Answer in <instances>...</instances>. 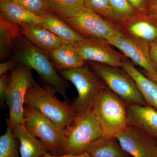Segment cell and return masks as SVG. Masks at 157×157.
<instances>
[{
  "mask_svg": "<svg viewBox=\"0 0 157 157\" xmlns=\"http://www.w3.org/2000/svg\"><path fill=\"white\" fill-rule=\"evenodd\" d=\"M12 54L19 64L35 70L45 85L49 86L67 100V82L58 73L48 54L22 36L16 40Z\"/></svg>",
  "mask_w": 157,
  "mask_h": 157,
  "instance_id": "cell-1",
  "label": "cell"
},
{
  "mask_svg": "<svg viewBox=\"0 0 157 157\" xmlns=\"http://www.w3.org/2000/svg\"><path fill=\"white\" fill-rule=\"evenodd\" d=\"M91 109L104 137L115 138L129 125L127 103L106 86L96 96Z\"/></svg>",
  "mask_w": 157,
  "mask_h": 157,
  "instance_id": "cell-2",
  "label": "cell"
},
{
  "mask_svg": "<svg viewBox=\"0 0 157 157\" xmlns=\"http://www.w3.org/2000/svg\"><path fill=\"white\" fill-rule=\"evenodd\" d=\"M56 93L49 86L42 87L34 80L27 91L25 104L38 109L63 131L78 113L72 104L59 100Z\"/></svg>",
  "mask_w": 157,
  "mask_h": 157,
  "instance_id": "cell-3",
  "label": "cell"
},
{
  "mask_svg": "<svg viewBox=\"0 0 157 157\" xmlns=\"http://www.w3.org/2000/svg\"><path fill=\"white\" fill-rule=\"evenodd\" d=\"M103 136L100 124L91 108L78 113L63 131L60 155L85 152L94 141Z\"/></svg>",
  "mask_w": 157,
  "mask_h": 157,
  "instance_id": "cell-4",
  "label": "cell"
},
{
  "mask_svg": "<svg viewBox=\"0 0 157 157\" xmlns=\"http://www.w3.org/2000/svg\"><path fill=\"white\" fill-rule=\"evenodd\" d=\"M87 64L106 86L127 104H146L135 80L122 68L94 62Z\"/></svg>",
  "mask_w": 157,
  "mask_h": 157,
  "instance_id": "cell-5",
  "label": "cell"
},
{
  "mask_svg": "<svg viewBox=\"0 0 157 157\" xmlns=\"http://www.w3.org/2000/svg\"><path fill=\"white\" fill-rule=\"evenodd\" d=\"M34 80L31 69L25 65L19 64L10 71L6 102L9 112L8 127L11 131L15 124H24L25 99Z\"/></svg>",
  "mask_w": 157,
  "mask_h": 157,
  "instance_id": "cell-6",
  "label": "cell"
},
{
  "mask_svg": "<svg viewBox=\"0 0 157 157\" xmlns=\"http://www.w3.org/2000/svg\"><path fill=\"white\" fill-rule=\"evenodd\" d=\"M59 73L63 78L72 82L76 88L78 97L72 104L77 113L91 108L96 96L106 86L90 67L86 65L60 70Z\"/></svg>",
  "mask_w": 157,
  "mask_h": 157,
  "instance_id": "cell-7",
  "label": "cell"
},
{
  "mask_svg": "<svg viewBox=\"0 0 157 157\" xmlns=\"http://www.w3.org/2000/svg\"><path fill=\"white\" fill-rule=\"evenodd\" d=\"M24 118L25 126L44 144L48 152L60 155L63 131L38 109L28 105H25Z\"/></svg>",
  "mask_w": 157,
  "mask_h": 157,
  "instance_id": "cell-8",
  "label": "cell"
},
{
  "mask_svg": "<svg viewBox=\"0 0 157 157\" xmlns=\"http://www.w3.org/2000/svg\"><path fill=\"white\" fill-rule=\"evenodd\" d=\"M72 28L85 37L107 39L125 35L121 29L89 9L84 8L75 17L66 20Z\"/></svg>",
  "mask_w": 157,
  "mask_h": 157,
  "instance_id": "cell-9",
  "label": "cell"
},
{
  "mask_svg": "<svg viewBox=\"0 0 157 157\" xmlns=\"http://www.w3.org/2000/svg\"><path fill=\"white\" fill-rule=\"evenodd\" d=\"M71 45L85 62L122 68L124 62L127 59L105 39L85 37Z\"/></svg>",
  "mask_w": 157,
  "mask_h": 157,
  "instance_id": "cell-10",
  "label": "cell"
},
{
  "mask_svg": "<svg viewBox=\"0 0 157 157\" xmlns=\"http://www.w3.org/2000/svg\"><path fill=\"white\" fill-rule=\"evenodd\" d=\"M107 40L144 71L157 75V68L151 57L148 42L128 35L116 36Z\"/></svg>",
  "mask_w": 157,
  "mask_h": 157,
  "instance_id": "cell-11",
  "label": "cell"
},
{
  "mask_svg": "<svg viewBox=\"0 0 157 157\" xmlns=\"http://www.w3.org/2000/svg\"><path fill=\"white\" fill-rule=\"evenodd\" d=\"M115 138L125 152L132 157H154L157 140L129 124Z\"/></svg>",
  "mask_w": 157,
  "mask_h": 157,
  "instance_id": "cell-12",
  "label": "cell"
},
{
  "mask_svg": "<svg viewBox=\"0 0 157 157\" xmlns=\"http://www.w3.org/2000/svg\"><path fill=\"white\" fill-rule=\"evenodd\" d=\"M129 124L157 140V110L148 105L127 104Z\"/></svg>",
  "mask_w": 157,
  "mask_h": 157,
  "instance_id": "cell-13",
  "label": "cell"
},
{
  "mask_svg": "<svg viewBox=\"0 0 157 157\" xmlns=\"http://www.w3.org/2000/svg\"><path fill=\"white\" fill-rule=\"evenodd\" d=\"M20 25L22 29L23 36L46 53L66 43L40 24L25 23Z\"/></svg>",
  "mask_w": 157,
  "mask_h": 157,
  "instance_id": "cell-14",
  "label": "cell"
},
{
  "mask_svg": "<svg viewBox=\"0 0 157 157\" xmlns=\"http://www.w3.org/2000/svg\"><path fill=\"white\" fill-rule=\"evenodd\" d=\"M121 29L125 35L149 44L157 39V25L145 14L138 13L134 18L124 23Z\"/></svg>",
  "mask_w": 157,
  "mask_h": 157,
  "instance_id": "cell-15",
  "label": "cell"
},
{
  "mask_svg": "<svg viewBox=\"0 0 157 157\" xmlns=\"http://www.w3.org/2000/svg\"><path fill=\"white\" fill-rule=\"evenodd\" d=\"M11 132L19 140L20 157H41L48 152L44 144L29 132L24 124H15Z\"/></svg>",
  "mask_w": 157,
  "mask_h": 157,
  "instance_id": "cell-16",
  "label": "cell"
},
{
  "mask_svg": "<svg viewBox=\"0 0 157 157\" xmlns=\"http://www.w3.org/2000/svg\"><path fill=\"white\" fill-rule=\"evenodd\" d=\"M128 73L137 85L147 105L157 110V83L140 73L129 61L126 59L122 67Z\"/></svg>",
  "mask_w": 157,
  "mask_h": 157,
  "instance_id": "cell-17",
  "label": "cell"
},
{
  "mask_svg": "<svg viewBox=\"0 0 157 157\" xmlns=\"http://www.w3.org/2000/svg\"><path fill=\"white\" fill-rule=\"evenodd\" d=\"M47 53L55 67L59 71L85 65L86 62L69 43H63Z\"/></svg>",
  "mask_w": 157,
  "mask_h": 157,
  "instance_id": "cell-18",
  "label": "cell"
},
{
  "mask_svg": "<svg viewBox=\"0 0 157 157\" xmlns=\"http://www.w3.org/2000/svg\"><path fill=\"white\" fill-rule=\"evenodd\" d=\"M23 36L20 25L10 22L0 15V59L3 60L12 53L14 44Z\"/></svg>",
  "mask_w": 157,
  "mask_h": 157,
  "instance_id": "cell-19",
  "label": "cell"
},
{
  "mask_svg": "<svg viewBox=\"0 0 157 157\" xmlns=\"http://www.w3.org/2000/svg\"><path fill=\"white\" fill-rule=\"evenodd\" d=\"M42 17L43 21L40 24L66 43L73 44L85 38L84 36L50 12Z\"/></svg>",
  "mask_w": 157,
  "mask_h": 157,
  "instance_id": "cell-20",
  "label": "cell"
},
{
  "mask_svg": "<svg viewBox=\"0 0 157 157\" xmlns=\"http://www.w3.org/2000/svg\"><path fill=\"white\" fill-rule=\"evenodd\" d=\"M1 14L10 22L20 25L25 23H42L43 17L35 15L11 0H0Z\"/></svg>",
  "mask_w": 157,
  "mask_h": 157,
  "instance_id": "cell-21",
  "label": "cell"
},
{
  "mask_svg": "<svg viewBox=\"0 0 157 157\" xmlns=\"http://www.w3.org/2000/svg\"><path fill=\"white\" fill-rule=\"evenodd\" d=\"M87 152L91 157H128L114 137H99L91 144Z\"/></svg>",
  "mask_w": 157,
  "mask_h": 157,
  "instance_id": "cell-22",
  "label": "cell"
},
{
  "mask_svg": "<svg viewBox=\"0 0 157 157\" xmlns=\"http://www.w3.org/2000/svg\"><path fill=\"white\" fill-rule=\"evenodd\" d=\"M49 12L65 21L77 16L84 9L83 0H44Z\"/></svg>",
  "mask_w": 157,
  "mask_h": 157,
  "instance_id": "cell-23",
  "label": "cell"
},
{
  "mask_svg": "<svg viewBox=\"0 0 157 157\" xmlns=\"http://www.w3.org/2000/svg\"><path fill=\"white\" fill-rule=\"evenodd\" d=\"M83 1L85 8L94 11L121 29L119 20L113 11L109 0H83Z\"/></svg>",
  "mask_w": 157,
  "mask_h": 157,
  "instance_id": "cell-24",
  "label": "cell"
},
{
  "mask_svg": "<svg viewBox=\"0 0 157 157\" xmlns=\"http://www.w3.org/2000/svg\"><path fill=\"white\" fill-rule=\"evenodd\" d=\"M109 2L119 20L121 29L124 23L134 18L138 13L128 0H109Z\"/></svg>",
  "mask_w": 157,
  "mask_h": 157,
  "instance_id": "cell-25",
  "label": "cell"
},
{
  "mask_svg": "<svg viewBox=\"0 0 157 157\" xmlns=\"http://www.w3.org/2000/svg\"><path fill=\"white\" fill-rule=\"evenodd\" d=\"M0 157H19L17 139L8 127L0 137Z\"/></svg>",
  "mask_w": 157,
  "mask_h": 157,
  "instance_id": "cell-26",
  "label": "cell"
},
{
  "mask_svg": "<svg viewBox=\"0 0 157 157\" xmlns=\"http://www.w3.org/2000/svg\"><path fill=\"white\" fill-rule=\"evenodd\" d=\"M28 11L37 16L43 17L49 11L45 7L44 0H11Z\"/></svg>",
  "mask_w": 157,
  "mask_h": 157,
  "instance_id": "cell-27",
  "label": "cell"
},
{
  "mask_svg": "<svg viewBox=\"0 0 157 157\" xmlns=\"http://www.w3.org/2000/svg\"><path fill=\"white\" fill-rule=\"evenodd\" d=\"M9 80V74L7 73L0 76V101L2 106L6 102Z\"/></svg>",
  "mask_w": 157,
  "mask_h": 157,
  "instance_id": "cell-28",
  "label": "cell"
},
{
  "mask_svg": "<svg viewBox=\"0 0 157 157\" xmlns=\"http://www.w3.org/2000/svg\"><path fill=\"white\" fill-rule=\"evenodd\" d=\"M144 14L157 25V0H149Z\"/></svg>",
  "mask_w": 157,
  "mask_h": 157,
  "instance_id": "cell-29",
  "label": "cell"
},
{
  "mask_svg": "<svg viewBox=\"0 0 157 157\" xmlns=\"http://www.w3.org/2000/svg\"><path fill=\"white\" fill-rule=\"evenodd\" d=\"M19 64V63L17 60L14 58L1 63L0 64V76L6 74L8 71H11Z\"/></svg>",
  "mask_w": 157,
  "mask_h": 157,
  "instance_id": "cell-30",
  "label": "cell"
},
{
  "mask_svg": "<svg viewBox=\"0 0 157 157\" xmlns=\"http://www.w3.org/2000/svg\"><path fill=\"white\" fill-rule=\"evenodd\" d=\"M137 13L144 14L149 0H128Z\"/></svg>",
  "mask_w": 157,
  "mask_h": 157,
  "instance_id": "cell-31",
  "label": "cell"
},
{
  "mask_svg": "<svg viewBox=\"0 0 157 157\" xmlns=\"http://www.w3.org/2000/svg\"><path fill=\"white\" fill-rule=\"evenodd\" d=\"M150 53L152 60L157 68V39L150 44Z\"/></svg>",
  "mask_w": 157,
  "mask_h": 157,
  "instance_id": "cell-32",
  "label": "cell"
},
{
  "mask_svg": "<svg viewBox=\"0 0 157 157\" xmlns=\"http://www.w3.org/2000/svg\"><path fill=\"white\" fill-rule=\"evenodd\" d=\"M41 157H91L88 153L87 151L81 154L78 155H54L51 154L50 153L47 152L42 156Z\"/></svg>",
  "mask_w": 157,
  "mask_h": 157,
  "instance_id": "cell-33",
  "label": "cell"
},
{
  "mask_svg": "<svg viewBox=\"0 0 157 157\" xmlns=\"http://www.w3.org/2000/svg\"><path fill=\"white\" fill-rule=\"evenodd\" d=\"M143 73L145 76L148 77L149 78L155 82L157 83V75H155V74H152V73H147V72H145V71H144Z\"/></svg>",
  "mask_w": 157,
  "mask_h": 157,
  "instance_id": "cell-34",
  "label": "cell"
},
{
  "mask_svg": "<svg viewBox=\"0 0 157 157\" xmlns=\"http://www.w3.org/2000/svg\"><path fill=\"white\" fill-rule=\"evenodd\" d=\"M154 157H157V147L155 153Z\"/></svg>",
  "mask_w": 157,
  "mask_h": 157,
  "instance_id": "cell-35",
  "label": "cell"
}]
</instances>
